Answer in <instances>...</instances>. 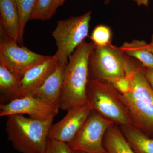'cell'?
I'll return each instance as SVG.
<instances>
[{
  "instance_id": "obj_27",
  "label": "cell",
  "mask_w": 153,
  "mask_h": 153,
  "mask_svg": "<svg viewBox=\"0 0 153 153\" xmlns=\"http://www.w3.org/2000/svg\"><path fill=\"white\" fill-rule=\"evenodd\" d=\"M111 0H103L105 4L107 5L109 4Z\"/></svg>"
},
{
  "instance_id": "obj_12",
  "label": "cell",
  "mask_w": 153,
  "mask_h": 153,
  "mask_svg": "<svg viewBox=\"0 0 153 153\" xmlns=\"http://www.w3.org/2000/svg\"><path fill=\"white\" fill-rule=\"evenodd\" d=\"M59 60L58 53L47 61L34 66L26 71L21 78V89L19 98L31 95L41 87L55 69Z\"/></svg>"
},
{
  "instance_id": "obj_3",
  "label": "cell",
  "mask_w": 153,
  "mask_h": 153,
  "mask_svg": "<svg viewBox=\"0 0 153 153\" xmlns=\"http://www.w3.org/2000/svg\"><path fill=\"white\" fill-rule=\"evenodd\" d=\"M53 120H37L24 115H11L6 123L8 140L19 152L45 153Z\"/></svg>"
},
{
  "instance_id": "obj_14",
  "label": "cell",
  "mask_w": 153,
  "mask_h": 153,
  "mask_svg": "<svg viewBox=\"0 0 153 153\" xmlns=\"http://www.w3.org/2000/svg\"><path fill=\"white\" fill-rule=\"evenodd\" d=\"M120 47L126 55L138 61L144 68L153 69V53L149 43L144 40H134L124 42Z\"/></svg>"
},
{
  "instance_id": "obj_7",
  "label": "cell",
  "mask_w": 153,
  "mask_h": 153,
  "mask_svg": "<svg viewBox=\"0 0 153 153\" xmlns=\"http://www.w3.org/2000/svg\"><path fill=\"white\" fill-rule=\"evenodd\" d=\"M0 44V64L22 78L30 68L49 60L51 56L39 55L27 47H19L2 31Z\"/></svg>"
},
{
  "instance_id": "obj_28",
  "label": "cell",
  "mask_w": 153,
  "mask_h": 153,
  "mask_svg": "<svg viewBox=\"0 0 153 153\" xmlns=\"http://www.w3.org/2000/svg\"><path fill=\"white\" fill-rule=\"evenodd\" d=\"M75 153H87L84 152H81V151H74Z\"/></svg>"
},
{
  "instance_id": "obj_11",
  "label": "cell",
  "mask_w": 153,
  "mask_h": 153,
  "mask_svg": "<svg viewBox=\"0 0 153 153\" xmlns=\"http://www.w3.org/2000/svg\"><path fill=\"white\" fill-rule=\"evenodd\" d=\"M68 61L59 59L57 65L41 87L31 94L59 107Z\"/></svg>"
},
{
  "instance_id": "obj_8",
  "label": "cell",
  "mask_w": 153,
  "mask_h": 153,
  "mask_svg": "<svg viewBox=\"0 0 153 153\" xmlns=\"http://www.w3.org/2000/svg\"><path fill=\"white\" fill-rule=\"evenodd\" d=\"M114 124L92 111L71 142L68 143L74 151L87 153H106L103 145L105 135Z\"/></svg>"
},
{
  "instance_id": "obj_6",
  "label": "cell",
  "mask_w": 153,
  "mask_h": 153,
  "mask_svg": "<svg viewBox=\"0 0 153 153\" xmlns=\"http://www.w3.org/2000/svg\"><path fill=\"white\" fill-rule=\"evenodd\" d=\"M91 15V11H89L57 22L52 35L57 47L59 59L68 61L75 49L85 41L88 36Z\"/></svg>"
},
{
  "instance_id": "obj_10",
  "label": "cell",
  "mask_w": 153,
  "mask_h": 153,
  "mask_svg": "<svg viewBox=\"0 0 153 153\" xmlns=\"http://www.w3.org/2000/svg\"><path fill=\"white\" fill-rule=\"evenodd\" d=\"M67 112L61 120L52 125L48 133V139L69 143L85 123L92 110L88 102L72 108Z\"/></svg>"
},
{
  "instance_id": "obj_22",
  "label": "cell",
  "mask_w": 153,
  "mask_h": 153,
  "mask_svg": "<svg viewBox=\"0 0 153 153\" xmlns=\"http://www.w3.org/2000/svg\"><path fill=\"white\" fill-rule=\"evenodd\" d=\"M130 73L126 76L116 79L111 83L121 94L127 93L130 90L131 82Z\"/></svg>"
},
{
  "instance_id": "obj_2",
  "label": "cell",
  "mask_w": 153,
  "mask_h": 153,
  "mask_svg": "<svg viewBox=\"0 0 153 153\" xmlns=\"http://www.w3.org/2000/svg\"><path fill=\"white\" fill-rule=\"evenodd\" d=\"M94 47L92 42L84 41L68 57L59 104L60 109L68 111L88 102V59Z\"/></svg>"
},
{
  "instance_id": "obj_23",
  "label": "cell",
  "mask_w": 153,
  "mask_h": 153,
  "mask_svg": "<svg viewBox=\"0 0 153 153\" xmlns=\"http://www.w3.org/2000/svg\"><path fill=\"white\" fill-rule=\"evenodd\" d=\"M144 72L148 82L153 89V69L144 68Z\"/></svg>"
},
{
  "instance_id": "obj_25",
  "label": "cell",
  "mask_w": 153,
  "mask_h": 153,
  "mask_svg": "<svg viewBox=\"0 0 153 153\" xmlns=\"http://www.w3.org/2000/svg\"><path fill=\"white\" fill-rule=\"evenodd\" d=\"M66 0H55V9L57 10V8L63 4Z\"/></svg>"
},
{
  "instance_id": "obj_5",
  "label": "cell",
  "mask_w": 153,
  "mask_h": 153,
  "mask_svg": "<svg viewBox=\"0 0 153 153\" xmlns=\"http://www.w3.org/2000/svg\"><path fill=\"white\" fill-rule=\"evenodd\" d=\"M87 96L93 112L119 126H133L119 92L111 82L89 79Z\"/></svg>"
},
{
  "instance_id": "obj_1",
  "label": "cell",
  "mask_w": 153,
  "mask_h": 153,
  "mask_svg": "<svg viewBox=\"0 0 153 153\" xmlns=\"http://www.w3.org/2000/svg\"><path fill=\"white\" fill-rule=\"evenodd\" d=\"M131 86L120 97L128 112L132 125L153 138V89L148 82L143 67L137 61L130 73Z\"/></svg>"
},
{
  "instance_id": "obj_20",
  "label": "cell",
  "mask_w": 153,
  "mask_h": 153,
  "mask_svg": "<svg viewBox=\"0 0 153 153\" xmlns=\"http://www.w3.org/2000/svg\"><path fill=\"white\" fill-rule=\"evenodd\" d=\"M90 38L95 46H106L111 44L112 30L107 25H97L92 31Z\"/></svg>"
},
{
  "instance_id": "obj_17",
  "label": "cell",
  "mask_w": 153,
  "mask_h": 153,
  "mask_svg": "<svg viewBox=\"0 0 153 153\" xmlns=\"http://www.w3.org/2000/svg\"><path fill=\"white\" fill-rule=\"evenodd\" d=\"M21 78L0 64V91L9 101L19 98Z\"/></svg>"
},
{
  "instance_id": "obj_15",
  "label": "cell",
  "mask_w": 153,
  "mask_h": 153,
  "mask_svg": "<svg viewBox=\"0 0 153 153\" xmlns=\"http://www.w3.org/2000/svg\"><path fill=\"white\" fill-rule=\"evenodd\" d=\"M119 127L136 153H153V138L148 136L133 126Z\"/></svg>"
},
{
  "instance_id": "obj_21",
  "label": "cell",
  "mask_w": 153,
  "mask_h": 153,
  "mask_svg": "<svg viewBox=\"0 0 153 153\" xmlns=\"http://www.w3.org/2000/svg\"><path fill=\"white\" fill-rule=\"evenodd\" d=\"M45 153H75L68 143L48 139Z\"/></svg>"
},
{
  "instance_id": "obj_24",
  "label": "cell",
  "mask_w": 153,
  "mask_h": 153,
  "mask_svg": "<svg viewBox=\"0 0 153 153\" xmlns=\"http://www.w3.org/2000/svg\"><path fill=\"white\" fill-rule=\"evenodd\" d=\"M134 1L139 7L145 6L148 7L149 5L150 0H134Z\"/></svg>"
},
{
  "instance_id": "obj_9",
  "label": "cell",
  "mask_w": 153,
  "mask_h": 153,
  "mask_svg": "<svg viewBox=\"0 0 153 153\" xmlns=\"http://www.w3.org/2000/svg\"><path fill=\"white\" fill-rule=\"evenodd\" d=\"M59 108L33 95L15 99L0 105V116L27 114L30 118L45 121L54 119Z\"/></svg>"
},
{
  "instance_id": "obj_13",
  "label": "cell",
  "mask_w": 153,
  "mask_h": 153,
  "mask_svg": "<svg viewBox=\"0 0 153 153\" xmlns=\"http://www.w3.org/2000/svg\"><path fill=\"white\" fill-rule=\"evenodd\" d=\"M1 30L15 43L22 44L20 17L15 0H0Z\"/></svg>"
},
{
  "instance_id": "obj_26",
  "label": "cell",
  "mask_w": 153,
  "mask_h": 153,
  "mask_svg": "<svg viewBox=\"0 0 153 153\" xmlns=\"http://www.w3.org/2000/svg\"><path fill=\"white\" fill-rule=\"evenodd\" d=\"M149 44L151 51H152V52L153 53V33L152 35V37H151L150 42L149 43Z\"/></svg>"
},
{
  "instance_id": "obj_19",
  "label": "cell",
  "mask_w": 153,
  "mask_h": 153,
  "mask_svg": "<svg viewBox=\"0 0 153 153\" xmlns=\"http://www.w3.org/2000/svg\"><path fill=\"white\" fill-rule=\"evenodd\" d=\"M55 0H37L31 20L46 21L51 19L56 12Z\"/></svg>"
},
{
  "instance_id": "obj_18",
  "label": "cell",
  "mask_w": 153,
  "mask_h": 153,
  "mask_svg": "<svg viewBox=\"0 0 153 153\" xmlns=\"http://www.w3.org/2000/svg\"><path fill=\"white\" fill-rule=\"evenodd\" d=\"M15 1L19 11L21 37L23 39L25 26L27 23L31 20L36 8L37 0H15Z\"/></svg>"
},
{
  "instance_id": "obj_16",
  "label": "cell",
  "mask_w": 153,
  "mask_h": 153,
  "mask_svg": "<svg viewBox=\"0 0 153 153\" xmlns=\"http://www.w3.org/2000/svg\"><path fill=\"white\" fill-rule=\"evenodd\" d=\"M103 145L106 153H136L118 126L113 125L105 133Z\"/></svg>"
},
{
  "instance_id": "obj_4",
  "label": "cell",
  "mask_w": 153,
  "mask_h": 153,
  "mask_svg": "<svg viewBox=\"0 0 153 153\" xmlns=\"http://www.w3.org/2000/svg\"><path fill=\"white\" fill-rule=\"evenodd\" d=\"M136 61L112 44L94 45L88 59L89 79L111 83L128 75Z\"/></svg>"
}]
</instances>
